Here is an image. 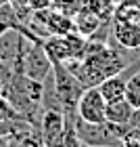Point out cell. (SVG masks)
Segmentation results:
<instances>
[{
  "label": "cell",
  "instance_id": "6da1fadb",
  "mask_svg": "<svg viewBox=\"0 0 140 147\" xmlns=\"http://www.w3.org/2000/svg\"><path fill=\"white\" fill-rule=\"evenodd\" d=\"M0 95L11 103L21 118L38 126L42 116V95H44V82L25 76L23 71H13L9 80L0 86Z\"/></svg>",
  "mask_w": 140,
  "mask_h": 147
},
{
  "label": "cell",
  "instance_id": "7a4b0ae2",
  "mask_svg": "<svg viewBox=\"0 0 140 147\" xmlns=\"http://www.w3.org/2000/svg\"><path fill=\"white\" fill-rule=\"evenodd\" d=\"M73 124H75L79 141L92 147H121L125 135H128V126L111 124L109 120H105V122H86L77 113L73 116Z\"/></svg>",
  "mask_w": 140,
  "mask_h": 147
},
{
  "label": "cell",
  "instance_id": "3957f363",
  "mask_svg": "<svg viewBox=\"0 0 140 147\" xmlns=\"http://www.w3.org/2000/svg\"><path fill=\"white\" fill-rule=\"evenodd\" d=\"M52 86H55V95L61 103V107L65 109V113H75L77 99L86 88L77 80V76L69 71L63 63L55 61L52 63Z\"/></svg>",
  "mask_w": 140,
  "mask_h": 147
},
{
  "label": "cell",
  "instance_id": "277c9868",
  "mask_svg": "<svg viewBox=\"0 0 140 147\" xmlns=\"http://www.w3.org/2000/svg\"><path fill=\"white\" fill-rule=\"evenodd\" d=\"M21 67H23L25 76L34 78L38 82H44V80L52 74V59L46 55L42 40H29L27 38L25 49H23Z\"/></svg>",
  "mask_w": 140,
  "mask_h": 147
},
{
  "label": "cell",
  "instance_id": "5b68a950",
  "mask_svg": "<svg viewBox=\"0 0 140 147\" xmlns=\"http://www.w3.org/2000/svg\"><path fill=\"white\" fill-rule=\"evenodd\" d=\"M105 111H107V101L101 95L98 86H88L77 99L75 113L86 122H105Z\"/></svg>",
  "mask_w": 140,
  "mask_h": 147
},
{
  "label": "cell",
  "instance_id": "8992f818",
  "mask_svg": "<svg viewBox=\"0 0 140 147\" xmlns=\"http://www.w3.org/2000/svg\"><path fill=\"white\" fill-rule=\"evenodd\" d=\"M65 122H67V113L63 109H42L38 122V132H40V141L44 147H55L59 143V139L63 137Z\"/></svg>",
  "mask_w": 140,
  "mask_h": 147
},
{
  "label": "cell",
  "instance_id": "52a82bcc",
  "mask_svg": "<svg viewBox=\"0 0 140 147\" xmlns=\"http://www.w3.org/2000/svg\"><path fill=\"white\" fill-rule=\"evenodd\" d=\"M111 42L121 49L140 51V21H128V19H113L111 21Z\"/></svg>",
  "mask_w": 140,
  "mask_h": 147
},
{
  "label": "cell",
  "instance_id": "ba28073f",
  "mask_svg": "<svg viewBox=\"0 0 140 147\" xmlns=\"http://www.w3.org/2000/svg\"><path fill=\"white\" fill-rule=\"evenodd\" d=\"M103 21H107V19H101L96 13H92L90 9H86L84 4H82V9L73 15L75 32H77V34H82V36H86V38H90L92 34H94V32L103 25Z\"/></svg>",
  "mask_w": 140,
  "mask_h": 147
},
{
  "label": "cell",
  "instance_id": "9c48e42d",
  "mask_svg": "<svg viewBox=\"0 0 140 147\" xmlns=\"http://www.w3.org/2000/svg\"><path fill=\"white\" fill-rule=\"evenodd\" d=\"M132 111L134 107L125 101V99H119V101H113V103H107V111H105V118L109 120L111 124H117V126H128L130 124V118H132Z\"/></svg>",
  "mask_w": 140,
  "mask_h": 147
},
{
  "label": "cell",
  "instance_id": "30bf717a",
  "mask_svg": "<svg viewBox=\"0 0 140 147\" xmlns=\"http://www.w3.org/2000/svg\"><path fill=\"white\" fill-rule=\"evenodd\" d=\"M125 101L132 107H140V67L134 69L125 80Z\"/></svg>",
  "mask_w": 140,
  "mask_h": 147
},
{
  "label": "cell",
  "instance_id": "8fae6325",
  "mask_svg": "<svg viewBox=\"0 0 140 147\" xmlns=\"http://www.w3.org/2000/svg\"><path fill=\"white\" fill-rule=\"evenodd\" d=\"M73 116H75V113H67V122H65L63 137L59 139V143L55 147H82V141H79L77 130H75V124H73Z\"/></svg>",
  "mask_w": 140,
  "mask_h": 147
},
{
  "label": "cell",
  "instance_id": "7c38bea8",
  "mask_svg": "<svg viewBox=\"0 0 140 147\" xmlns=\"http://www.w3.org/2000/svg\"><path fill=\"white\" fill-rule=\"evenodd\" d=\"M11 147H44V145H42V141H40L38 135H27V137H21V139L11 141Z\"/></svg>",
  "mask_w": 140,
  "mask_h": 147
},
{
  "label": "cell",
  "instance_id": "4fadbf2b",
  "mask_svg": "<svg viewBox=\"0 0 140 147\" xmlns=\"http://www.w3.org/2000/svg\"><path fill=\"white\" fill-rule=\"evenodd\" d=\"M134 126H140V107H134V111H132V118H130L128 130H130V128H134Z\"/></svg>",
  "mask_w": 140,
  "mask_h": 147
},
{
  "label": "cell",
  "instance_id": "5bb4252c",
  "mask_svg": "<svg viewBox=\"0 0 140 147\" xmlns=\"http://www.w3.org/2000/svg\"><path fill=\"white\" fill-rule=\"evenodd\" d=\"M121 147H140V141L134 139V137H125L123 143H121Z\"/></svg>",
  "mask_w": 140,
  "mask_h": 147
},
{
  "label": "cell",
  "instance_id": "9a60e30c",
  "mask_svg": "<svg viewBox=\"0 0 140 147\" xmlns=\"http://www.w3.org/2000/svg\"><path fill=\"white\" fill-rule=\"evenodd\" d=\"M0 147H11V141H9V137H0Z\"/></svg>",
  "mask_w": 140,
  "mask_h": 147
},
{
  "label": "cell",
  "instance_id": "2e32d148",
  "mask_svg": "<svg viewBox=\"0 0 140 147\" xmlns=\"http://www.w3.org/2000/svg\"><path fill=\"white\" fill-rule=\"evenodd\" d=\"M13 4H29V0H11Z\"/></svg>",
  "mask_w": 140,
  "mask_h": 147
},
{
  "label": "cell",
  "instance_id": "e0dca14e",
  "mask_svg": "<svg viewBox=\"0 0 140 147\" xmlns=\"http://www.w3.org/2000/svg\"><path fill=\"white\" fill-rule=\"evenodd\" d=\"M6 2H9V0H0V6H2V4H6Z\"/></svg>",
  "mask_w": 140,
  "mask_h": 147
},
{
  "label": "cell",
  "instance_id": "ac0fdd59",
  "mask_svg": "<svg viewBox=\"0 0 140 147\" xmlns=\"http://www.w3.org/2000/svg\"><path fill=\"white\" fill-rule=\"evenodd\" d=\"M82 147H92V145H84V143H82Z\"/></svg>",
  "mask_w": 140,
  "mask_h": 147
},
{
  "label": "cell",
  "instance_id": "d6986e66",
  "mask_svg": "<svg viewBox=\"0 0 140 147\" xmlns=\"http://www.w3.org/2000/svg\"><path fill=\"white\" fill-rule=\"evenodd\" d=\"M82 2H86V0H82Z\"/></svg>",
  "mask_w": 140,
  "mask_h": 147
},
{
  "label": "cell",
  "instance_id": "ffe728a7",
  "mask_svg": "<svg viewBox=\"0 0 140 147\" xmlns=\"http://www.w3.org/2000/svg\"><path fill=\"white\" fill-rule=\"evenodd\" d=\"M0 86H2V84H0Z\"/></svg>",
  "mask_w": 140,
  "mask_h": 147
}]
</instances>
